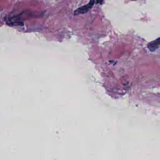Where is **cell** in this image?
<instances>
[{"label":"cell","instance_id":"obj_1","mask_svg":"<svg viewBox=\"0 0 160 160\" xmlns=\"http://www.w3.org/2000/svg\"><path fill=\"white\" fill-rule=\"evenodd\" d=\"M95 2H96L95 0H90V2L87 5H84L77 9L74 12L75 15L84 14L88 12L92 8Z\"/></svg>","mask_w":160,"mask_h":160},{"label":"cell","instance_id":"obj_2","mask_svg":"<svg viewBox=\"0 0 160 160\" xmlns=\"http://www.w3.org/2000/svg\"><path fill=\"white\" fill-rule=\"evenodd\" d=\"M160 38H157L156 40L149 43L148 45V48L152 52L155 51L160 47Z\"/></svg>","mask_w":160,"mask_h":160},{"label":"cell","instance_id":"obj_3","mask_svg":"<svg viewBox=\"0 0 160 160\" xmlns=\"http://www.w3.org/2000/svg\"><path fill=\"white\" fill-rule=\"evenodd\" d=\"M131 1H136V0H131Z\"/></svg>","mask_w":160,"mask_h":160}]
</instances>
